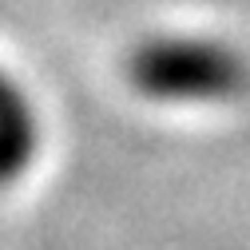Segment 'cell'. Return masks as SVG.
Segmentation results:
<instances>
[{"label":"cell","instance_id":"6da1fadb","mask_svg":"<svg viewBox=\"0 0 250 250\" xmlns=\"http://www.w3.org/2000/svg\"><path fill=\"white\" fill-rule=\"evenodd\" d=\"M131 83L163 104H218L246 87V64L214 40H151L131 56Z\"/></svg>","mask_w":250,"mask_h":250},{"label":"cell","instance_id":"7a4b0ae2","mask_svg":"<svg viewBox=\"0 0 250 250\" xmlns=\"http://www.w3.org/2000/svg\"><path fill=\"white\" fill-rule=\"evenodd\" d=\"M40 147V123L24 91L0 72V183H12Z\"/></svg>","mask_w":250,"mask_h":250}]
</instances>
